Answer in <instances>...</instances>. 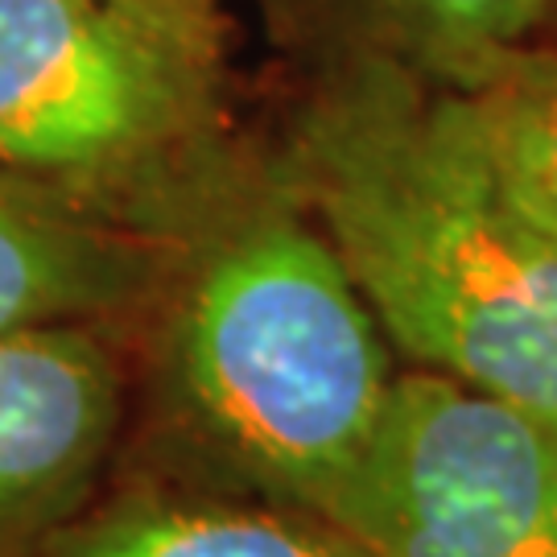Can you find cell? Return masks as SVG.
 I'll use <instances>...</instances> for the list:
<instances>
[{
    "instance_id": "1",
    "label": "cell",
    "mask_w": 557,
    "mask_h": 557,
    "mask_svg": "<svg viewBox=\"0 0 557 557\" xmlns=\"http://www.w3.org/2000/svg\"><path fill=\"white\" fill-rule=\"evenodd\" d=\"M116 467L326 517L400 368L376 314L269 158H248L174 227L133 326Z\"/></svg>"
},
{
    "instance_id": "2",
    "label": "cell",
    "mask_w": 557,
    "mask_h": 557,
    "mask_svg": "<svg viewBox=\"0 0 557 557\" xmlns=\"http://www.w3.org/2000/svg\"><path fill=\"white\" fill-rule=\"evenodd\" d=\"M269 161L405 368L557 425V232L504 190L430 83L319 66Z\"/></svg>"
},
{
    "instance_id": "3",
    "label": "cell",
    "mask_w": 557,
    "mask_h": 557,
    "mask_svg": "<svg viewBox=\"0 0 557 557\" xmlns=\"http://www.w3.org/2000/svg\"><path fill=\"white\" fill-rule=\"evenodd\" d=\"M244 158L215 0H0V170L174 236Z\"/></svg>"
},
{
    "instance_id": "4",
    "label": "cell",
    "mask_w": 557,
    "mask_h": 557,
    "mask_svg": "<svg viewBox=\"0 0 557 557\" xmlns=\"http://www.w3.org/2000/svg\"><path fill=\"white\" fill-rule=\"evenodd\" d=\"M368 557H557V425L400 368L326 517Z\"/></svg>"
},
{
    "instance_id": "5",
    "label": "cell",
    "mask_w": 557,
    "mask_h": 557,
    "mask_svg": "<svg viewBox=\"0 0 557 557\" xmlns=\"http://www.w3.org/2000/svg\"><path fill=\"white\" fill-rule=\"evenodd\" d=\"M128 409V326L0 335V557H38L108 483Z\"/></svg>"
},
{
    "instance_id": "6",
    "label": "cell",
    "mask_w": 557,
    "mask_h": 557,
    "mask_svg": "<svg viewBox=\"0 0 557 557\" xmlns=\"http://www.w3.org/2000/svg\"><path fill=\"white\" fill-rule=\"evenodd\" d=\"M170 239L0 170V335L133 326L158 294Z\"/></svg>"
},
{
    "instance_id": "7",
    "label": "cell",
    "mask_w": 557,
    "mask_h": 557,
    "mask_svg": "<svg viewBox=\"0 0 557 557\" xmlns=\"http://www.w3.org/2000/svg\"><path fill=\"white\" fill-rule=\"evenodd\" d=\"M38 557H368L331 520L112 467V475Z\"/></svg>"
},
{
    "instance_id": "8",
    "label": "cell",
    "mask_w": 557,
    "mask_h": 557,
    "mask_svg": "<svg viewBox=\"0 0 557 557\" xmlns=\"http://www.w3.org/2000/svg\"><path fill=\"white\" fill-rule=\"evenodd\" d=\"M557 0H289L285 17L319 66L380 62L458 87L517 46L545 38Z\"/></svg>"
},
{
    "instance_id": "9",
    "label": "cell",
    "mask_w": 557,
    "mask_h": 557,
    "mask_svg": "<svg viewBox=\"0 0 557 557\" xmlns=\"http://www.w3.org/2000/svg\"><path fill=\"white\" fill-rule=\"evenodd\" d=\"M434 91L504 190L557 232V41L517 46L475 79Z\"/></svg>"
}]
</instances>
